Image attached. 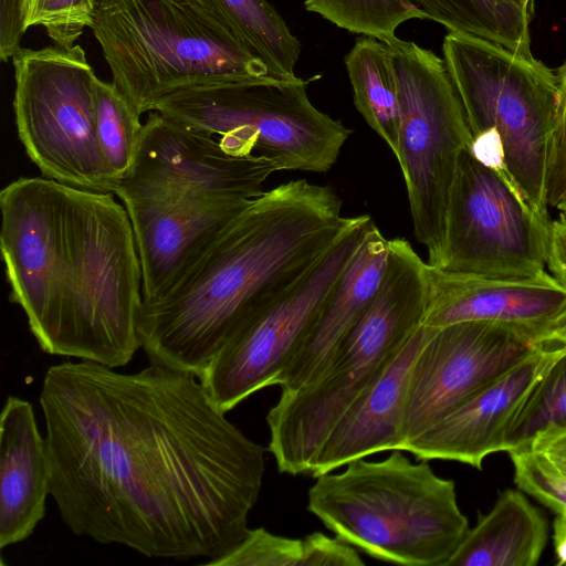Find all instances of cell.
I'll use <instances>...</instances> for the list:
<instances>
[{"mask_svg": "<svg viewBox=\"0 0 566 566\" xmlns=\"http://www.w3.org/2000/svg\"><path fill=\"white\" fill-rule=\"evenodd\" d=\"M40 406L50 495L75 535L150 558L208 562L245 534L265 449L196 375L64 361L48 368Z\"/></svg>", "mask_w": 566, "mask_h": 566, "instance_id": "obj_1", "label": "cell"}, {"mask_svg": "<svg viewBox=\"0 0 566 566\" xmlns=\"http://www.w3.org/2000/svg\"><path fill=\"white\" fill-rule=\"evenodd\" d=\"M9 298L42 352L111 368L140 348L143 275L128 212L113 192L45 177L0 191Z\"/></svg>", "mask_w": 566, "mask_h": 566, "instance_id": "obj_2", "label": "cell"}, {"mask_svg": "<svg viewBox=\"0 0 566 566\" xmlns=\"http://www.w3.org/2000/svg\"><path fill=\"white\" fill-rule=\"evenodd\" d=\"M327 186L291 180L237 214L158 297L143 301L150 364L199 377L224 344L298 280L358 221Z\"/></svg>", "mask_w": 566, "mask_h": 566, "instance_id": "obj_3", "label": "cell"}, {"mask_svg": "<svg viewBox=\"0 0 566 566\" xmlns=\"http://www.w3.org/2000/svg\"><path fill=\"white\" fill-rule=\"evenodd\" d=\"M427 305L428 262L406 239L389 240L386 271L361 318L322 370L281 392L266 415L269 451L281 473L311 474L336 421L421 327Z\"/></svg>", "mask_w": 566, "mask_h": 566, "instance_id": "obj_4", "label": "cell"}, {"mask_svg": "<svg viewBox=\"0 0 566 566\" xmlns=\"http://www.w3.org/2000/svg\"><path fill=\"white\" fill-rule=\"evenodd\" d=\"M358 459L315 476L307 510L335 536L373 558L406 566H444L469 522L455 483L427 460L402 450L384 460Z\"/></svg>", "mask_w": 566, "mask_h": 566, "instance_id": "obj_5", "label": "cell"}, {"mask_svg": "<svg viewBox=\"0 0 566 566\" xmlns=\"http://www.w3.org/2000/svg\"><path fill=\"white\" fill-rule=\"evenodd\" d=\"M442 53L472 134V154L505 172L549 223L546 177L557 74L533 55L472 35L448 33Z\"/></svg>", "mask_w": 566, "mask_h": 566, "instance_id": "obj_6", "label": "cell"}, {"mask_svg": "<svg viewBox=\"0 0 566 566\" xmlns=\"http://www.w3.org/2000/svg\"><path fill=\"white\" fill-rule=\"evenodd\" d=\"M91 29L113 83L140 115L179 91L275 77L239 39L182 0H97Z\"/></svg>", "mask_w": 566, "mask_h": 566, "instance_id": "obj_7", "label": "cell"}, {"mask_svg": "<svg viewBox=\"0 0 566 566\" xmlns=\"http://www.w3.org/2000/svg\"><path fill=\"white\" fill-rule=\"evenodd\" d=\"M307 82L268 77L172 93L154 111L217 136L233 156L258 155L280 171L326 172L352 134L342 120L317 109Z\"/></svg>", "mask_w": 566, "mask_h": 566, "instance_id": "obj_8", "label": "cell"}, {"mask_svg": "<svg viewBox=\"0 0 566 566\" xmlns=\"http://www.w3.org/2000/svg\"><path fill=\"white\" fill-rule=\"evenodd\" d=\"M397 78L399 163L415 238L437 265L444 238L450 190L472 134L443 59L412 41L386 42Z\"/></svg>", "mask_w": 566, "mask_h": 566, "instance_id": "obj_9", "label": "cell"}, {"mask_svg": "<svg viewBox=\"0 0 566 566\" xmlns=\"http://www.w3.org/2000/svg\"><path fill=\"white\" fill-rule=\"evenodd\" d=\"M18 137L43 177L80 189L115 192L96 132V77L80 45L21 48L12 57Z\"/></svg>", "mask_w": 566, "mask_h": 566, "instance_id": "obj_10", "label": "cell"}, {"mask_svg": "<svg viewBox=\"0 0 566 566\" xmlns=\"http://www.w3.org/2000/svg\"><path fill=\"white\" fill-rule=\"evenodd\" d=\"M548 226L502 170L461 154L436 268L504 277L546 271Z\"/></svg>", "mask_w": 566, "mask_h": 566, "instance_id": "obj_11", "label": "cell"}, {"mask_svg": "<svg viewBox=\"0 0 566 566\" xmlns=\"http://www.w3.org/2000/svg\"><path fill=\"white\" fill-rule=\"evenodd\" d=\"M371 222L369 216L360 214L301 280L219 350L198 378L221 411L227 413L252 394L276 385Z\"/></svg>", "mask_w": 566, "mask_h": 566, "instance_id": "obj_12", "label": "cell"}, {"mask_svg": "<svg viewBox=\"0 0 566 566\" xmlns=\"http://www.w3.org/2000/svg\"><path fill=\"white\" fill-rule=\"evenodd\" d=\"M280 171L266 157L233 156L218 139L153 111L115 195L149 201L254 199Z\"/></svg>", "mask_w": 566, "mask_h": 566, "instance_id": "obj_13", "label": "cell"}, {"mask_svg": "<svg viewBox=\"0 0 566 566\" xmlns=\"http://www.w3.org/2000/svg\"><path fill=\"white\" fill-rule=\"evenodd\" d=\"M539 348L531 334L494 322L467 321L434 328L411 368L402 451L411 440Z\"/></svg>", "mask_w": 566, "mask_h": 566, "instance_id": "obj_14", "label": "cell"}, {"mask_svg": "<svg viewBox=\"0 0 566 566\" xmlns=\"http://www.w3.org/2000/svg\"><path fill=\"white\" fill-rule=\"evenodd\" d=\"M566 307V287L547 270L525 277L443 271L428 263V305L423 326L439 328L486 321L534 337Z\"/></svg>", "mask_w": 566, "mask_h": 566, "instance_id": "obj_15", "label": "cell"}, {"mask_svg": "<svg viewBox=\"0 0 566 566\" xmlns=\"http://www.w3.org/2000/svg\"><path fill=\"white\" fill-rule=\"evenodd\" d=\"M564 352L541 347L475 394L403 449L420 460H449L482 468L483 460L506 452V433L527 395Z\"/></svg>", "mask_w": 566, "mask_h": 566, "instance_id": "obj_16", "label": "cell"}, {"mask_svg": "<svg viewBox=\"0 0 566 566\" xmlns=\"http://www.w3.org/2000/svg\"><path fill=\"white\" fill-rule=\"evenodd\" d=\"M252 199L175 202L124 198L143 275V301L163 294Z\"/></svg>", "mask_w": 566, "mask_h": 566, "instance_id": "obj_17", "label": "cell"}, {"mask_svg": "<svg viewBox=\"0 0 566 566\" xmlns=\"http://www.w3.org/2000/svg\"><path fill=\"white\" fill-rule=\"evenodd\" d=\"M434 328L421 325L336 421L311 469L314 478L368 455L402 450V420L415 359Z\"/></svg>", "mask_w": 566, "mask_h": 566, "instance_id": "obj_18", "label": "cell"}, {"mask_svg": "<svg viewBox=\"0 0 566 566\" xmlns=\"http://www.w3.org/2000/svg\"><path fill=\"white\" fill-rule=\"evenodd\" d=\"M388 254L389 240L371 222L300 347L276 379L281 392L296 390L322 370L370 305L386 271Z\"/></svg>", "mask_w": 566, "mask_h": 566, "instance_id": "obj_19", "label": "cell"}, {"mask_svg": "<svg viewBox=\"0 0 566 566\" xmlns=\"http://www.w3.org/2000/svg\"><path fill=\"white\" fill-rule=\"evenodd\" d=\"M45 437L30 401L8 396L0 418V548L29 538L46 512Z\"/></svg>", "mask_w": 566, "mask_h": 566, "instance_id": "obj_20", "label": "cell"}, {"mask_svg": "<svg viewBox=\"0 0 566 566\" xmlns=\"http://www.w3.org/2000/svg\"><path fill=\"white\" fill-rule=\"evenodd\" d=\"M547 535L541 511L523 493L505 490L467 531L444 566H535Z\"/></svg>", "mask_w": 566, "mask_h": 566, "instance_id": "obj_21", "label": "cell"}, {"mask_svg": "<svg viewBox=\"0 0 566 566\" xmlns=\"http://www.w3.org/2000/svg\"><path fill=\"white\" fill-rule=\"evenodd\" d=\"M182 1L239 39L275 77H296L301 43L266 0Z\"/></svg>", "mask_w": 566, "mask_h": 566, "instance_id": "obj_22", "label": "cell"}, {"mask_svg": "<svg viewBox=\"0 0 566 566\" xmlns=\"http://www.w3.org/2000/svg\"><path fill=\"white\" fill-rule=\"evenodd\" d=\"M345 65L357 111L396 156L400 108L389 45L374 36L360 35L346 54Z\"/></svg>", "mask_w": 566, "mask_h": 566, "instance_id": "obj_23", "label": "cell"}, {"mask_svg": "<svg viewBox=\"0 0 566 566\" xmlns=\"http://www.w3.org/2000/svg\"><path fill=\"white\" fill-rule=\"evenodd\" d=\"M449 33L476 36L533 55V0H409Z\"/></svg>", "mask_w": 566, "mask_h": 566, "instance_id": "obj_24", "label": "cell"}, {"mask_svg": "<svg viewBox=\"0 0 566 566\" xmlns=\"http://www.w3.org/2000/svg\"><path fill=\"white\" fill-rule=\"evenodd\" d=\"M207 566H361L354 546L322 532L302 538L273 534L264 527L248 528L243 537Z\"/></svg>", "mask_w": 566, "mask_h": 566, "instance_id": "obj_25", "label": "cell"}, {"mask_svg": "<svg viewBox=\"0 0 566 566\" xmlns=\"http://www.w3.org/2000/svg\"><path fill=\"white\" fill-rule=\"evenodd\" d=\"M93 94L99 147L118 187L134 164L144 124L140 114L113 82L96 76Z\"/></svg>", "mask_w": 566, "mask_h": 566, "instance_id": "obj_26", "label": "cell"}, {"mask_svg": "<svg viewBox=\"0 0 566 566\" xmlns=\"http://www.w3.org/2000/svg\"><path fill=\"white\" fill-rule=\"evenodd\" d=\"M304 6L338 28L382 42L396 38L401 23L427 19L409 0H304Z\"/></svg>", "mask_w": 566, "mask_h": 566, "instance_id": "obj_27", "label": "cell"}, {"mask_svg": "<svg viewBox=\"0 0 566 566\" xmlns=\"http://www.w3.org/2000/svg\"><path fill=\"white\" fill-rule=\"evenodd\" d=\"M566 424V353L545 370L506 433V452L523 449L545 428Z\"/></svg>", "mask_w": 566, "mask_h": 566, "instance_id": "obj_28", "label": "cell"}, {"mask_svg": "<svg viewBox=\"0 0 566 566\" xmlns=\"http://www.w3.org/2000/svg\"><path fill=\"white\" fill-rule=\"evenodd\" d=\"M96 7L97 0H23V28L41 25L55 45L72 48L92 28Z\"/></svg>", "mask_w": 566, "mask_h": 566, "instance_id": "obj_29", "label": "cell"}, {"mask_svg": "<svg viewBox=\"0 0 566 566\" xmlns=\"http://www.w3.org/2000/svg\"><path fill=\"white\" fill-rule=\"evenodd\" d=\"M509 454L514 467V482L518 489L556 513H565L566 478L528 448Z\"/></svg>", "mask_w": 566, "mask_h": 566, "instance_id": "obj_30", "label": "cell"}, {"mask_svg": "<svg viewBox=\"0 0 566 566\" xmlns=\"http://www.w3.org/2000/svg\"><path fill=\"white\" fill-rule=\"evenodd\" d=\"M556 74L558 104L546 177V202L549 209L566 201V62Z\"/></svg>", "mask_w": 566, "mask_h": 566, "instance_id": "obj_31", "label": "cell"}, {"mask_svg": "<svg viewBox=\"0 0 566 566\" xmlns=\"http://www.w3.org/2000/svg\"><path fill=\"white\" fill-rule=\"evenodd\" d=\"M555 209L557 216L548 226L546 269L566 287V201Z\"/></svg>", "mask_w": 566, "mask_h": 566, "instance_id": "obj_32", "label": "cell"}, {"mask_svg": "<svg viewBox=\"0 0 566 566\" xmlns=\"http://www.w3.org/2000/svg\"><path fill=\"white\" fill-rule=\"evenodd\" d=\"M23 0H0V57L8 61L21 49Z\"/></svg>", "mask_w": 566, "mask_h": 566, "instance_id": "obj_33", "label": "cell"}, {"mask_svg": "<svg viewBox=\"0 0 566 566\" xmlns=\"http://www.w3.org/2000/svg\"><path fill=\"white\" fill-rule=\"evenodd\" d=\"M535 344L566 353V307L539 332Z\"/></svg>", "mask_w": 566, "mask_h": 566, "instance_id": "obj_34", "label": "cell"}, {"mask_svg": "<svg viewBox=\"0 0 566 566\" xmlns=\"http://www.w3.org/2000/svg\"><path fill=\"white\" fill-rule=\"evenodd\" d=\"M553 543L557 564L566 565V512L557 513L553 524Z\"/></svg>", "mask_w": 566, "mask_h": 566, "instance_id": "obj_35", "label": "cell"}]
</instances>
